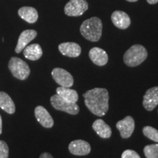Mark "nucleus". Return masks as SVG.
I'll return each mask as SVG.
<instances>
[{"label":"nucleus","mask_w":158,"mask_h":158,"mask_svg":"<svg viewBox=\"0 0 158 158\" xmlns=\"http://www.w3.org/2000/svg\"><path fill=\"white\" fill-rule=\"evenodd\" d=\"M89 110L98 116H103L108 110L109 95L106 89L94 88L83 94Z\"/></svg>","instance_id":"1"},{"label":"nucleus","mask_w":158,"mask_h":158,"mask_svg":"<svg viewBox=\"0 0 158 158\" xmlns=\"http://www.w3.org/2000/svg\"><path fill=\"white\" fill-rule=\"evenodd\" d=\"M102 23L98 17H92L86 20L80 27L82 36L92 42H97L102 36Z\"/></svg>","instance_id":"2"},{"label":"nucleus","mask_w":158,"mask_h":158,"mask_svg":"<svg viewBox=\"0 0 158 158\" xmlns=\"http://www.w3.org/2000/svg\"><path fill=\"white\" fill-rule=\"evenodd\" d=\"M148 53L143 45H134L124 54V62L129 67H136L147 58Z\"/></svg>","instance_id":"3"},{"label":"nucleus","mask_w":158,"mask_h":158,"mask_svg":"<svg viewBox=\"0 0 158 158\" xmlns=\"http://www.w3.org/2000/svg\"><path fill=\"white\" fill-rule=\"evenodd\" d=\"M8 68L13 76L19 80H25L30 74L28 64L18 57H12L10 59Z\"/></svg>","instance_id":"4"},{"label":"nucleus","mask_w":158,"mask_h":158,"mask_svg":"<svg viewBox=\"0 0 158 158\" xmlns=\"http://www.w3.org/2000/svg\"><path fill=\"white\" fill-rule=\"evenodd\" d=\"M51 104L55 109L66 112L71 115H76L79 113V106L76 102H68L60 98L58 94H54L51 98Z\"/></svg>","instance_id":"5"},{"label":"nucleus","mask_w":158,"mask_h":158,"mask_svg":"<svg viewBox=\"0 0 158 158\" xmlns=\"http://www.w3.org/2000/svg\"><path fill=\"white\" fill-rule=\"evenodd\" d=\"M86 0H70L64 7V13L68 16H80L88 9Z\"/></svg>","instance_id":"6"},{"label":"nucleus","mask_w":158,"mask_h":158,"mask_svg":"<svg viewBox=\"0 0 158 158\" xmlns=\"http://www.w3.org/2000/svg\"><path fill=\"white\" fill-rule=\"evenodd\" d=\"M53 78L60 86L64 87H72L73 86L74 80L70 73L62 68H54L51 72Z\"/></svg>","instance_id":"7"},{"label":"nucleus","mask_w":158,"mask_h":158,"mask_svg":"<svg viewBox=\"0 0 158 158\" xmlns=\"http://www.w3.org/2000/svg\"><path fill=\"white\" fill-rule=\"evenodd\" d=\"M116 126L119 130L122 138H128L131 136L135 130V121L132 116H127L122 120L118 121Z\"/></svg>","instance_id":"8"},{"label":"nucleus","mask_w":158,"mask_h":158,"mask_svg":"<svg viewBox=\"0 0 158 158\" xmlns=\"http://www.w3.org/2000/svg\"><path fill=\"white\" fill-rule=\"evenodd\" d=\"M71 154L77 156L87 155L91 152V146L84 140H75L70 142L68 147Z\"/></svg>","instance_id":"9"},{"label":"nucleus","mask_w":158,"mask_h":158,"mask_svg":"<svg viewBox=\"0 0 158 158\" xmlns=\"http://www.w3.org/2000/svg\"><path fill=\"white\" fill-rule=\"evenodd\" d=\"M158 105V86L150 88L143 96V106L149 111L155 109Z\"/></svg>","instance_id":"10"},{"label":"nucleus","mask_w":158,"mask_h":158,"mask_svg":"<svg viewBox=\"0 0 158 158\" xmlns=\"http://www.w3.org/2000/svg\"><path fill=\"white\" fill-rule=\"evenodd\" d=\"M37 31L33 29H27L22 31L18 40L17 45L15 49V53L17 54L21 53L28 45L29 43L37 37Z\"/></svg>","instance_id":"11"},{"label":"nucleus","mask_w":158,"mask_h":158,"mask_svg":"<svg viewBox=\"0 0 158 158\" xmlns=\"http://www.w3.org/2000/svg\"><path fill=\"white\" fill-rule=\"evenodd\" d=\"M35 115L37 122L43 127L45 128H51L54 125V119L51 117L48 111L43 106H37L35 109Z\"/></svg>","instance_id":"12"},{"label":"nucleus","mask_w":158,"mask_h":158,"mask_svg":"<svg viewBox=\"0 0 158 158\" xmlns=\"http://www.w3.org/2000/svg\"><path fill=\"white\" fill-rule=\"evenodd\" d=\"M59 51L64 56L75 58L80 56L81 53V48L76 43L67 42L61 43L59 45Z\"/></svg>","instance_id":"13"},{"label":"nucleus","mask_w":158,"mask_h":158,"mask_svg":"<svg viewBox=\"0 0 158 158\" xmlns=\"http://www.w3.org/2000/svg\"><path fill=\"white\" fill-rule=\"evenodd\" d=\"M111 21L116 27L120 29H125L130 27L131 21L127 13L123 11H114L111 15Z\"/></svg>","instance_id":"14"},{"label":"nucleus","mask_w":158,"mask_h":158,"mask_svg":"<svg viewBox=\"0 0 158 158\" xmlns=\"http://www.w3.org/2000/svg\"><path fill=\"white\" fill-rule=\"evenodd\" d=\"M89 56L92 62L98 66H104L107 64L108 61V56L107 53L103 49L94 47L89 51Z\"/></svg>","instance_id":"15"},{"label":"nucleus","mask_w":158,"mask_h":158,"mask_svg":"<svg viewBox=\"0 0 158 158\" xmlns=\"http://www.w3.org/2000/svg\"><path fill=\"white\" fill-rule=\"evenodd\" d=\"M92 128L102 138H109L111 136V128L102 119H97L93 122Z\"/></svg>","instance_id":"16"},{"label":"nucleus","mask_w":158,"mask_h":158,"mask_svg":"<svg viewBox=\"0 0 158 158\" xmlns=\"http://www.w3.org/2000/svg\"><path fill=\"white\" fill-rule=\"evenodd\" d=\"M18 14L23 20L29 23H34L38 19L37 10L31 7H21L18 11Z\"/></svg>","instance_id":"17"},{"label":"nucleus","mask_w":158,"mask_h":158,"mask_svg":"<svg viewBox=\"0 0 158 158\" xmlns=\"http://www.w3.org/2000/svg\"><path fill=\"white\" fill-rule=\"evenodd\" d=\"M23 51V56L31 61L37 60L43 55L42 48H41L40 45L37 44V43L27 45Z\"/></svg>","instance_id":"18"},{"label":"nucleus","mask_w":158,"mask_h":158,"mask_svg":"<svg viewBox=\"0 0 158 158\" xmlns=\"http://www.w3.org/2000/svg\"><path fill=\"white\" fill-rule=\"evenodd\" d=\"M56 94L68 102H76L78 100V94L76 90L69 87L59 86L56 88Z\"/></svg>","instance_id":"19"},{"label":"nucleus","mask_w":158,"mask_h":158,"mask_svg":"<svg viewBox=\"0 0 158 158\" xmlns=\"http://www.w3.org/2000/svg\"><path fill=\"white\" fill-rule=\"evenodd\" d=\"M0 108L10 114H14L15 111L14 102L6 92H0Z\"/></svg>","instance_id":"20"},{"label":"nucleus","mask_w":158,"mask_h":158,"mask_svg":"<svg viewBox=\"0 0 158 158\" xmlns=\"http://www.w3.org/2000/svg\"><path fill=\"white\" fill-rule=\"evenodd\" d=\"M143 152L147 158H158V143L146 146Z\"/></svg>","instance_id":"21"},{"label":"nucleus","mask_w":158,"mask_h":158,"mask_svg":"<svg viewBox=\"0 0 158 158\" xmlns=\"http://www.w3.org/2000/svg\"><path fill=\"white\" fill-rule=\"evenodd\" d=\"M143 135L152 141L158 143V130L151 126H146L143 128Z\"/></svg>","instance_id":"22"},{"label":"nucleus","mask_w":158,"mask_h":158,"mask_svg":"<svg viewBox=\"0 0 158 158\" xmlns=\"http://www.w3.org/2000/svg\"><path fill=\"white\" fill-rule=\"evenodd\" d=\"M9 148L6 142L0 141V158H8Z\"/></svg>","instance_id":"23"},{"label":"nucleus","mask_w":158,"mask_h":158,"mask_svg":"<svg viewBox=\"0 0 158 158\" xmlns=\"http://www.w3.org/2000/svg\"><path fill=\"white\" fill-rule=\"evenodd\" d=\"M122 158H141L139 155L131 149H127L122 153Z\"/></svg>","instance_id":"24"},{"label":"nucleus","mask_w":158,"mask_h":158,"mask_svg":"<svg viewBox=\"0 0 158 158\" xmlns=\"http://www.w3.org/2000/svg\"><path fill=\"white\" fill-rule=\"evenodd\" d=\"M39 158H54V157H53V156L51 155V154H49L48 152H44L41 154Z\"/></svg>","instance_id":"25"},{"label":"nucleus","mask_w":158,"mask_h":158,"mask_svg":"<svg viewBox=\"0 0 158 158\" xmlns=\"http://www.w3.org/2000/svg\"><path fill=\"white\" fill-rule=\"evenodd\" d=\"M2 133V116L0 115V135Z\"/></svg>","instance_id":"26"},{"label":"nucleus","mask_w":158,"mask_h":158,"mask_svg":"<svg viewBox=\"0 0 158 158\" xmlns=\"http://www.w3.org/2000/svg\"><path fill=\"white\" fill-rule=\"evenodd\" d=\"M147 1L148 3L151 4V5H154V4L158 2V0H147Z\"/></svg>","instance_id":"27"},{"label":"nucleus","mask_w":158,"mask_h":158,"mask_svg":"<svg viewBox=\"0 0 158 158\" xmlns=\"http://www.w3.org/2000/svg\"><path fill=\"white\" fill-rule=\"evenodd\" d=\"M128 2H137L138 0H127Z\"/></svg>","instance_id":"28"}]
</instances>
